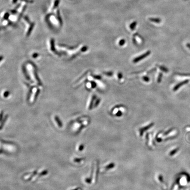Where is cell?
I'll use <instances>...</instances> for the list:
<instances>
[{
  "mask_svg": "<svg viewBox=\"0 0 190 190\" xmlns=\"http://www.w3.org/2000/svg\"><path fill=\"white\" fill-rule=\"evenodd\" d=\"M151 52L150 51H148L147 52L143 54L142 55H141L140 56H139L135 58L133 60V62H134V63H137V62L140 61L142 60H143V59H144L145 58H146V57H147L148 56H149L151 54Z\"/></svg>",
  "mask_w": 190,
  "mask_h": 190,
  "instance_id": "1",
  "label": "cell"
},
{
  "mask_svg": "<svg viewBox=\"0 0 190 190\" xmlns=\"http://www.w3.org/2000/svg\"><path fill=\"white\" fill-rule=\"evenodd\" d=\"M37 174V171H34L32 173H27L25 175V176L24 177V180H29L32 179V178L34 176L36 175Z\"/></svg>",
  "mask_w": 190,
  "mask_h": 190,
  "instance_id": "2",
  "label": "cell"
},
{
  "mask_svg": "<svg viewBox=\"0 0 190 190\" xmlns=\"http://www.w3.org/2000/svg\"><path fill=\"white\" fill-rule=\"evenodd\" d=\"M187 82H188V80H187V81H185L182 82H180V83L178 84L177 85H176V86L174 87V88L173 89V91H177V90H178V89L180 88L181 86L184 85V84L187 83Z\"/></svg>",
  "mask_w": 190,
  "mask_h": 190,
  "instance_id": "3",
  "label": "cell"
},
{
  "mask_svg": "<svg viewBox=\"0 0 190 190\" xmlns=\"http://www.w3.org/2000/svg\"><path fill=\"white\" fill-rule=\"evenodd\" d=\"M149 20H150V21H151V22L155 23H161V20L159 18H151L149 19Z\"/></svg>",
  "mask_w": 190,
  "mask_h": 190,
  "instance_id": "4",
  "label": "cell"
},
{
  "mask_svg": "<svg viewBox=\"0 0 190 190\" xmlns=\"http://www.w3.org/2000/svg\"><path fill=\"white\" fill-rule=\"evenodd\" d=\"M55 119L56 122H57V124L58 126H59V127L61 128L62 127V122L60 121V120H59V118H58L57 117H56Z\"/></svg>",
  "mask_w": 190,
  "mask_h": 190,
  "instance_id": "5",
  "label": "cell"
},
{
  "mask_svg": "<svg viewBox=\"0 0 190 190\" xmlns=\"http://www.w3.org/2000/svg\"><path fill=\"white\" fill-rule=\"evenodd\" d=\"M136 25H137V22H136V21L133 22V23H131V24L130 25V26H129L130 29L131 30H134L135 27L136 26Z\"/></svg>",
  "mask_w": 190,
  "mask_h": 190,
  "instance_id": "6",
  "label": "cell"
},
{
  "mask_svg": "<svg viewBox=\"0 0 190 190\" xmlns=\"http://www.w3.org/2000/svg\"><path fill=\"white\" fill-rule=\"evenodd\" d=\"M59 0H55V1H54V3L53 6V9H55V8H56L57 7V6L59 5Z\"/></svg>",
  "mask_w": 190,
  "mask_h": 190,
  "instance_id": "7",
  "label": "cell"
},
{
  "mask_svg": "<svg viewBox=\"0 0 190 190\" xmlns=\"http://www.w3.org/2000/svg\"><path fill=\"white\" fill-rule=\"evenodd\" d=\"M159 68H160V69L161 70H162V71H163V72H165V73H167V72L169 71L168 69H167L166 67H165V66H159Z\"/></svg>",
  "mask_w": 190,
  "mask_h": 190,
  "instance_id": "8",
  "label": "cell"
},
{
  "mask_svg": "<svg viewBox=\"0 0 190 190\" xmlns=\"http://www.w3.org/2000/svg\"><path fill=\"white\" fill-rule=\"evenodd\" d=\"M95 97H96L94 95V96H93V97H92V100H91V101L89 107V109L90 110H91L92 108V106H93V102H94V100L95 99Z\"/></svg>",
  "mask_w": 190,
  "mask_h": 190,
  "instance_id": "9",
  "label": "cell"
},
{
  "mask_svg": "<svg viewBox=\"0 0 190 190\" xmlns=\"http://www.w3.org/2000/svg\"><path fill=\"white\" fill-rule=\"evenodd\" d=\"M162 76H163L162 74L161 73H160L159 75H158V78H157V82L158 83H160L161 82V80H162Z\"/></svg>",
  "mask_w": 190,
  "mask_h": 190,
  "instance_id": "10",
  "label": "cell"
},
{
  "mask_svg": "<svg viewBox=\"0 0 190 190\" xmlns=\"http://www.w3.org/2000/svg\"><path fill=\"white\" fill-rule=\"evenodd\" d=\"M125 40L124 39H122L119 41V45L121 46H123L125 45Z\"/></svg>",
  "mask_w": 190,
  "mask_h": 190,
  "instance_id": "11",
  "label": "cell"
},
{
  "mask_svg": "<svg viewBox=\"0 0 190 190\" xmlns=\"http://www.w3.org/2000/svg\"><path fill=\"white\" fill-rule=\"evenodd\" d=\"M84 158H75L74 159V161L75 162H80L82 161L83 160H84Z\"/></svg>",
  "mask_w": 190,
  "mask_h": 190,
  "instance_id": "12",
  "label": "cell"
},
{
  "mask_svg": "<svg viewBox=\"0 0 190 190\" xmlns=\"http://www.w3.org/2000/svg\"><path fill=\"white\" fill-rule=\"evenodd\" d=\"M48 173V171L47 170H45L43 171L42 172H41L39 174V176H45Z\"/></svg>",
  "mask_w": 190,
  "mask_h": 190,
  "instance_id": "13",
  "label": "cell"
},
{
  "mask_svg": "<svg viewBox=\"0 0 190 190\" xmlns=\"http://www.w3.org/2000/svg\"><path fill=\"white\" fill-rule=\"evenodd\" d=\"M105 75L108 76L109 77H111L113 75V72H112V71H109V72H105L104 73Z\"/></svg>",
  "mask_w": 190,
  "mask_h": 190,
  "instance_id": "14",
  "label": "cell"
},
{
  "mask_svg": "<svg viewBox=\"0 0 190 190\" xmlns=\"http://www.w3.org/2000/svg\"><path fill=\"white\" fill-rule=\"evenodd\" d=\"M143 79L144 80V81H145V82H149L150 81V78H149V77H148L147 76H144L143 77Z\"/></svg>",
  "mask_w": 190,
  "mask_h": 190,
  "instance_id": "15",
  "label": "cell"
},
{
  "mask_svg": "<svg viewBox=\"0 0 190 190\" xmlns=\"http://www.w3.org/2000/svg\"><path fill=\"white\" fill-rule=\"evenodd\" d=\"M100 102V99H98L96 100V101L95 102V106H94V107H97V106H98V105L99 104Z\"/></svg>",
  "mask_w": 190,
  "mask_h": 190,
  "instance_id": "16",
  "label": "cell"
},
{
  "mask_svg": "<svg viewBox=\"0 0 190 190\" xmlns=\"http://www.w3.org/2000/svg\"><path fill=\"white\" fill-rule=\"evenodd\" d=\"M122 115V112H121V111H119L117 112V113H116V116L117 117H121Z\"/></svg>",
  "mask_w": 190,
  "mask_h": 190,
  "instance_id": "17",
  "label": "cell"
},
{
  "mask_svg": "<svg viewBox=\"0 0 190 190\" xmlns=\"http://www.w3.org/2000/svg\"><path fill=\"white\" fill-rule=\"evenodd\" d=\"M84 148V145L83 144H81L79 147L78 150L79 151H82Z\"/></svg>",
  "mask_w": 190,
  "mask_h": 190,
  "instance_id": "18",
  "label": "cell"
},
{
  "mask_svg": "<svg viewBox=\"0 0 190 190\" xmlns=\"http://www.w3.org/2000/svg\"><path fill=\"white\" fill-rule=\"evenodd\" d=\"M96 84L95 82H91V86L92 88H94L96 87Z\"/></svg>",
  "mask_w": 190,
  "mask_h": 190,
  "instance_id": "19",
  "label": "cell"
},
{
  "mask_svg": "<svg viewBox=\"0 0 190 190\" xmlns=\"http://www.w3.org/2000/svg\"><path fill=\"white\" fill-rule=\"evenodd\" d=\"M9 13H5V14H4V19H6V20H7V19L8 18V17H9Z\"/></svg>",
  "mask_w": 190,
  "mask_h": 190,
  "instance_id": "20",
  "label": "cell"
},
{
  "mask_svg": "<svg viewBox=\"0 0 190 190\" xmlns=\"http://www.w3.org/2000/svg\"><path fill=\"white\" fill-rule=\"evenodd\" d=\"M118 78L119 79H121L122 78V74L121 73H119L118 74Z\"/></svg>",
  "mask_w": 190,
  "mask_h": 190,
  "instance_id": "21",
  "label": "cell"
},
{
  "mask_svg": "<svg viewBox=\"0 0 190 190\" xmlns=\"http://www.w3.org/2000/svg\"><path fill=\"white\" fill-rule=\"evenodd\" d=\"M94 77L95 78L99 79V80L101 79V77L100 76H95Z\"/></svg>",
  "mask_w": 190,
  "mask_h": 190,
  "instance_id": "22",
  "label": "cell"
},
{
  "mask_svg": "<svg viewBox=\"0 0 190 190\" xmlns=\"http://www.w3.org/2000/svg\"><path fill=\"white\" fill-rule=\"evenodd\" d=\"M23 0L24 1H25L26 2H28V3H32V0Z\"/></svg>",
  "mask_w": 190,
  "mask_h": 190,
  "instance_id": "23",
  "label": "cell"
},
{
  "mask_svg": "<svg viewBox=\"0 0 190 190\" xmlns=\"http://www.w3.org/2000/svg\"><path fill=\"white\" fill-rule=\"evenodd\" d=\"M80 189V188H78V187H77V188H76L75 189H73V190H79Z\"/></svg>",
  "mask_w": 190,
  "mask_h": 190,
  "instance_id": "24",
  "label": "cell"
},
{
  "mask_svg": "<svg viewBox=\"0 0 190 190\" xmlns=\"http://www.w3.org/2000/svg\"><path fill=\"white\" fill-rule=\"evenodd\" d=\"M17 1V0H12V2H13V3H15Z\"/></svg>",
  "mask_w": 190,
  "mask_h": 190,
  "instance_id": "25",
  "label": "cell"
}]
</instances>
